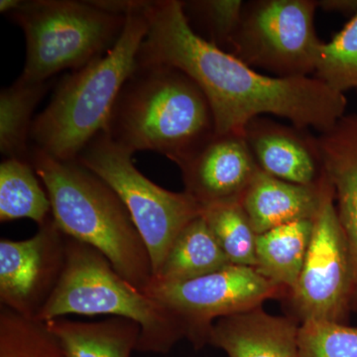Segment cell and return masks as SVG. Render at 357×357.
<instances>
[{"label": "cell", "mask_w": 357, "mask_h": 357, "mask_svg": "<svg viewBox=\"0 0 357 357\" xmlns=\"http://www.w3.org/2000/svg\"><path fill=\"white\" fill-rule=\"evenodd\" d=\"M9 17L23 30L26 61L21 79L51 81L65 70L81 69L102 57L121 36L126 16L110 13L96 1H22Z\"/></svg>", "instance_id": "6"}, {"label": "cell", "mask_w": 357, "mask_h": 357, "mask_svg": "<svg viewBox=\"0 0 357 357\" xmlns=\"http://www.w3.org/2000/svg\"><path fill=\"white\" fill-rule=\"evenodd\" d=\"M230 264L201 213L180 232L149 285L182 283Z\"/></svg>", "instance_id": "18"}, {"label": "cell", "mask_w": 357, "mask_h": 357, "mask_svg": "<svg viewBox=\"0 0 357 357\" xmlns=\"http://www.w3.org/2000/svg\"><path fill=\"white\" fill-rule=\"evenodd\" d=\"M352 292L351 253L338 218L335 190L326 177L304 265L289 299L302 323L345 324L352 311Z\"/></svg>", "instance_id": "9"}, {"label": "cell", "mask_w": 357, "mask_h": 357, "mask_svg": "<svg viewBox=\"0 0 357 357\" xmlns=\"http://www.w3.org/2000/svg\"><path fill=\"white\" fill-rule=\"evenodd\" d=\"M0 357H68L46 325L0 307Z\"/></svg>", "instance_id": "23"}, {"label": "cell", "mask_w": 357, "mask_h": 357, "mask_svg": "<svg viewBox=\"0 0 357 357\" xmlns=\"http://www.w3.org/2000/svg\"><path fill=\"white\" fill-rule=\"evenodd\" d=\"M317 0L244 2L229 53L276 77L314 74L319 41L314 28Z\"/></svg>", "instance_id": "8"}, {"label": "cell", "mask_w": 357, "mask_h": 357, "mask_svg": "<svg viewBox=\"0 0 357 357\" xmlns=\"http://www.w3.org/2000/svg\"><path fill=\"white\" fill-rule=\"evenodd\" d=\"M258 168L286 182L316 185L324 177L316 136L307 129L258 116L243 129Z\"/></svg>", "instance_id": "13"}, {"label": "cell", "mask_w": 357, "mask_h": 357, "mask_svg": "<svg viewBox=\"0 0 357 357\" xmlns=\"http://www.w3.org/2000/svg\"><path fill=\"white\" fill-rule=\"evenodd\" d=\"M132 155L102 133L77 161L112 188L126 204L146 244L153 274L165 260L180 232L202 213V206L187 192L163 189L136 168Z\"/></svg>", "instance_id": "7"}, {"label": "cell", "mask_w": 357, "mask_h": 357, "mask_svg": "<svg viewBox=\"0 0 357 357\" xmlns=\"http://www.w3.org/2000/svg\"><path fill=\"white\" fill-rule=\"evenodd\" d=\"M29 160L4 158L0 164V222L29 218L41 225L52 217L50 199Z\"/></svg>", "instance_id": "21"}, {"label": "cell", "mask_w": 357, "mask_h": 357, "mask_svg": "<svg viewBox=\"0 0 357 357\" xmlns=\"http://www.w3.org/2000/svg\"><path fill=\"white\" fill-rule=\"evenodd\" d=\"M145 2L134 1L121 36L109 52L59 84L50 103L33 121V147L60 161H76L91 141L107 132L147 34Z\"/></svg>", "instance_id": "3"}, {"label": "cell", "mask_w": 357, "mask_h": 357, "mask_svg": "<svg viewBox=\"0 0 357 357\" xmlns=\"http://www.w3.org/2000/svg\"><path fill=\"white\" fill-rule=\"evenodd\" d=\"M299 328L294 319L272 316L259 307L218 319L208 344L227 357H301Z\"/></svg>", "instance_id": "14"}, {"label": "cell", "mask_w": 357, "mask_h": 357, "mask_svg": "<svg viewBox=\"0 0 357 357\" xmlns=\"http://www.w3.org/2000/svg\"><path fill=\"white\" fill-rule=\"evenodd\" d=\"M67 236L53 217L30 238L0 241V303L36 319L57 288L66 264Z\"/></svg>", "instance_id": "11"}, {"label": "cell", "mask_w": 357, "mask_h": 357, "mask_svg": "<svg viewBox=\"0 0 357 357\" xmlns=\"http://www.w3.org/2000/svg\"><path fill=\"white\" fill-rule=\"evenodd\" d=\"M73 314L136 321L140 352L168 354L185 337L184 326L170 309L123 278L98 249L67 236L64 272L36 321L47 323Z\"/></svg>", "instance_id": "5"}, {"label": "cell", "mask_w": 357, "mask_h": 357, "mask_svg": "<svg viewBox=\"0 0 357 357\" xmlns=\"http://www.w3.org/2000/svg\"><path fill=\"white\" fill-rule=\"evenodd\" d=\"M44 324L68 357H132L141 337L136 321L119 317L98 321L58 318Z\"/></svg>", "instance_id": "17"}, {"label": "cell", "mask_w": 357, "mask_h": 357, "mask_svg": "<svg viewBox=\"0 0 357 357\" xmlns=\"http://www.w3.org/2000/svg\"><path fill=\"white\" fill-rule=\"evenodd\" d=\"M318 8L328 13L354 17L357 14V0H319Z\"/></svg>", "instance_id": "27"}, {"label": "cell", "mask_w": 357, "mask_h": 357, "mask_svg": "<svg viewBox=\"0 0 357 357\" xmlns=\"http://www.w3.org/2000/svg\"><path fill=\"white\" fill-rule=\"evenodd\" d=\"M51 82L32 83L18 77L0 93V151L4 158L29 160L34 112Z\"/></svg>", "instance_id": "20"}, {"label": "cell", "mask_w": 357, "mask_h": 357, "mask_svg": "<svg viewBox=\"0 0 357 357\" xmlns=\"http://www.w3.org/2000/svg\"><path fill=\"white\" fill-rule=\"evenodd\" d=\"M178 168L185 192L202 206L236 203L259 170L243 134H215Z\"/></svg>", "instance_id": "12"}, {"label": "cell", "mask_w": 357, "mask_h": 357, "mask_svg": "<svg viewBox=\"0 0 357 357\" xmlns=\"http://www.w3.org/2000/svg\"><path fill=\"white\" fill-rule=\"evenodd\" d=\"M29 161L66 236L98 249L123 278L146 290L153 277L151 257L116 192L77 160L60 161L32 146Z\"/></svg>", "instance_id": "4"}, {"label": "cell", "mask_w": 357, "mask_h": 357, "mask_svg": "<svg viewBox=\"0 0 357 357\" xmlns=\"http://www.w3.org/2000/svg\"><path fill=\"white\" fill-rule=\"evenodd\" d=\"M326 181L325 173L318 184H294L259 169L241 204L256 234H261L287 223L314 220L321 206Z\"/></svg>", "instance_id": "15"}, {"label": "cell", "mask_w": 357, "mask_h": 357, "mask_svg": "<svg viewBox=\"0 0 357 357\" xmlns=\"http://www.w3.org/2000/svg\"><path fill=\"white\" fill-rule=\"evenodd\" d=\"M243 6L241 0L183 1L185 16L192 29L227 53L241 22Z\"/></svg>", "instance_id": "25"}, {"label": "cell", "mask_w": 357, "mask_h": 357, "mask_svg": "<svg viewBox=\"0 0 357 357\" xmlns=\"http://www.w3.org/2000/svg\"><path fill=\"white\" fill-rule=\"evenodd\" d=\"M202 215L231 264L256 267L258 234L241 202L206 206Z\"/></svg>", "instance_id": "22"}, {"label": "cell", "mask_w": 357, "mask_h": 357, "mask_svg": "<svg viewBox=\"0 0 357 357\" xmlns=\"http://www.w3.org/2000/svg\"><path fill=\"white\" fill-rule=\"evenodd\" d=\"M314 77L337 93H357V14L332 41L319 46Z\"/></svg>", "instance_id": "24"}, {"label": "cell", "mask_w": 357, "mask_h": 357, "mask_svg": "<svg viewBox=\"0 0 357 357\" xmlns=\"http://www.w3.org/2000/svg\"><path fill=\"white\" fill-rule=\"evenodd\" d=\"M316 137L340 222L357 236V114H344Z\"/></svg>", "instance_id": "16"}, {"label": "cell", "mask_w": 357, "mask_h": 357, "mask_svg": "<svg viewBox=\"0 0 357 357\" xmlns=\"http://www.w3.org/2000/svg\"><path fill=\"white\" fill-rule=\"evenodd\" d=\"M180 319L195 349L208 344L218 319L257 309L265 301L289 297L290 291L263 276L255 267L230 264L192 280L149 285L144 291Z\"/></svg>", "instance_id": "10"}, {"label": "cell", "mask_w": 357, "mask_h": 357, "mask_svg": "<svg viewBox=\"0 0 357 357\" xmlns=\"http://www.w3.org/2000/svg\"><path fill=\"white\" fill-rule=\"evenodd\" d=\"M22 3L21 0H1L0 1V13L4 14H10L14 13L16 9L20 8Z\"/></svg>", "instance_id": "28"}, {"label": "cell", "mask_w": 357, "mask_h": 357, "mask_svg": "<svg viewBox=\"0 0 357 357\" xmlns=\"http://www.w3.org/2000/svg\"><path fill=\"white\" fill-rule=\"evenodd\" d=\"M144 13L148 31L137 65L169 66L191 77L210 103L215 134H243L249 121L267 114L323 132L345 114L344 93L316 77L260 74L202 38L188 22L183 1H146Z\"/></svg>", "instance_id": "1"}, {"label": "cell", "mask_w": 357, "mask_h": 357, "mask_svg": "<svg viewBox=\"0 0 357 357\" xmlns=\"http://www.w3.org/2000/svg\"><path fill=\"white\" fill-rule=\"evenodd\" d=\"M314 220H299L258 234L256 269L277 285L292 291L299 279Z\"/></svg>", "instance_id": "19"}, {"label": "cell", "mask_w": 357, "mask_h": 357, "mask_svg": "<svg viewBox=\"0 0 357 357\" xmlns=\"http://www.w3.org/2000/svg\"><path fill=\"white\" fill-rule=\"evenodd\" d=\"M301 357H357V328L345 324L309 321L301 323Z\"/></svg>", "instance_id": "26"}, {"label": "cell", "mask_w": 357, "mask_h": 357, "mask_svg": "<svg viewBox=\"0 0 357 357\" xmlns=\"http://www.w3.org/2000/svg\"><path fill=\"white\" fill-rule=\"evenodd\" d=\"M107 135L131 153L154 151L180 167L215 134L210 103L176 68L137 65L121 89Z\"/></svg>", "instance_id": "2"}]
</instances>
